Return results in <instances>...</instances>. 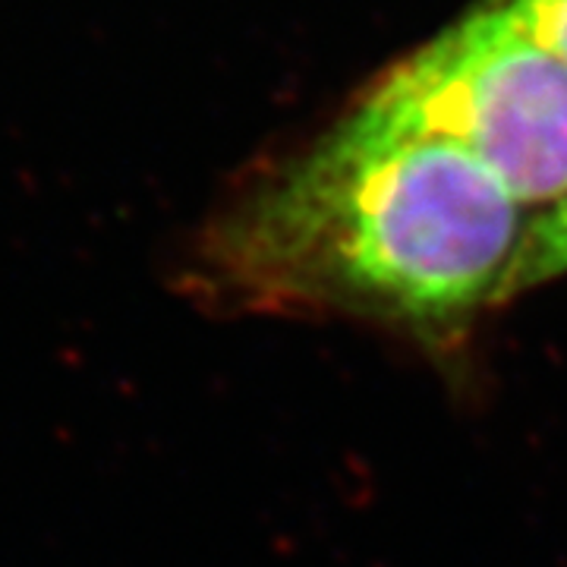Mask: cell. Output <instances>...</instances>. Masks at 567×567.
Segmentation results:
<instances>
[{
    "instance_id": "1",
    "label": "cell",
    "mask_w": 567,
    "mask_h": 567,
    "mask_svg": "<svg viewBox=\"0 0 567 567\" xmlns=\"http://www.w3.org/2000/svg\"><path fill=\"white\" fill-rule=\"evenodd\" d=\"M520 212L464 152L347 107L208 215L183 287L218 312L350 319L447 357L502 300Z\"/></svg>"
},
{
    "instance_id": "2",
    "label": "cell",
    "mask_w": 567,
    "mask_h": 567,
    "mask_svg": "<svg viewBox=\"0 0 567 567\" xmlns=\"http://www.w3.org/2000/svg\"><path fill=\"white\" fill-rule=\"evenodd\" d=\"M350 107L464 152L520 205L567 193V63L492 0L382 70Z\"/></svg>"
},
{
    "instance_id": "3",
    "label": "cell",
    "mask_w": 567,
    "mask_h": 567,
    "mask_svg": "<svg viewBox=\"0 0 567 567\" xmlns=\"http://www.w3.org/2000/svg\"><path fill=\"white\" fill-rule=\"evenodd\" d=\"M558 278H567V193L548 205V212L529 218L520 249L502 284L498 306Z\"/></svg>"
},
{
    "instance_id": "4",
    "label": "cell",
    "mask_w": 567,
    "mask_h": 567,
    "mask_svg": "<svg viewBox=\"0 0 567 567\" xmlns=\"http://www.w3.org/2000/svg\"><path fill=\"white\" fill-rule=\"evenodd\" d=\"M527 29L533 39L567 63V0H492Z\"/></svg>"
}]
</instances>
